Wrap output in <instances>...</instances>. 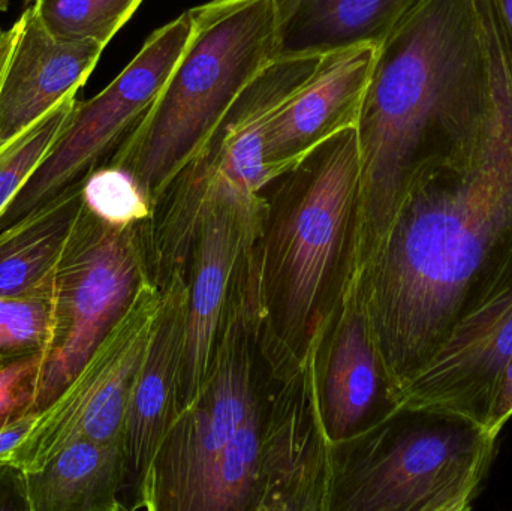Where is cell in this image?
Wrapping results in <instances>:
<instances>
[{"label":"cell","mask_w":512,"mask_h":511,"mask_svg":"<svg viewBox=\"0 0 512 511\" xmlns=\"http://www.w3.org/2000/svg\"><path fill=\"white\" fill-rule=\"evenodd\" d=\"M9 0H0V12H5L8 9Z\"/></svg>","instance_id":"cell-29"},{"label":"cell","mask_w":512,"mask_h":511,"mask_svg":"<svg viewBox=\"0 0 512 511\" xmlns=\"http://www.w3.org/2000/svg\"><path fill=\"white\" fill-rule=\"evenodd\" d=\"M0 30H2V29H0Z\"/></svg>","instance_id":"cell-30"},{"label":"cell","mask_w":512,"mask_h":511,"mask_svg":"<svg viewBox=\"0 0 512 511\" xmlns=\"http://www.w3.org/2000/svg\"><path fill=\"white\" fill-rule=\"evenodd\" d=\"M77 101V93L66 96L38 122L0 147V219L65 131Z\"/></svg>","instance_id":"cell-20"},{"label":"cell","mask_w":512,"mask_h":511,"mask_svg":"<svg viewBox=\"0 0 512 511\" xmlns=\"http://www.w3.org/2000/svg\"><path fill=\"white\" fill-rule=\"evenodd\" d=\"M378 50L361 44L325 54L309 83L268 120L262 156L271 176L337 132L357 126Z\"/></svg>","instance_id":"cell-12"},{"label":"cell","mask_w":512,"mask_h":511,"mask_svg":"<svg viewBox=\"0 0 512 511\" xmlns=\"http://www.w3.org/2000/svg\"><path fill=\"white\" fill-rule=\"evenodd\" d=\"M423 0H280L276 57L381 47Z\"/></svg>","instance_id":"cell-16"},{"label":"cell","mask_w":512,"mask_h":511,"mask_svg":"<svg viewBox=\"0 0 512 511\" xmlns=\"http://www.w3.org/2000/svg\"><path fill=\"white\" fill-rule=\"evenodd\" d=\"M511 357L512 242L474 285L435 356L394 395V404L462 414L486 426L496 381Z\"/></svg>","instance_id":"cell-10"},{"label":"cell","mask_w":512,"mask_h":511,"mask_svg":"<svg viewBox=\"0 0 512 511\" xmlns=\"http://www.w3.org/2000/svg\"><path fill=\"white\" fill-rule=\"evenodd\" d=\"M147 224L113 227L81 207L54 272L53 341L35 413L71 383L149 281Z\"/></svg>","instance_id":"cell-6"},{"label":"cell","mask_w":512,"mask_h":511,"mask_svg":"<svg viewBox=\"0 0 512 511\" xmlns=\"http://www.w3.org/2000/svg\"><path fill=\"white\" fill-rule=\"evenodd\" d=\"M370 432L331 509L471 510L498 455L499 434L448 411L397 407Z\"/></svg>","instance_id":"cell-5"},{"label":"cell","mask_w":512,"mask_h":511,"mask_svg":"<svg viewBox=\"0 0 512 511\" xmlns=\"http://www.w3.org/2000/svg\"><path fill=\"white\" fill-rule=\"evenodd\" d=\"M84 180L0 230V296L53 290L54 272L83 207Z\"/></svg>","instance_id":"cell-18"},{"label":"cell","mask_w":512,"mask_h":511,"mask_svg":"<svg viewBox=\"0 0 512 511\" xmlns=\"http://www.w3.org/2000/svg\"><path fill=\"white\" fill-rule=\"evenodd\" d=\"M261 195L265 209L248 254L243 308L274 371L292 377L318 351L357 272V126L322 141Z\"/></svg>","instance_id":"cell-3"},{"label":"cell","mask_w":512,"mask_h":511,"mask_svg":"<svg viewBox=\"0 0 512 511\" xmlns=\"http://www.w3.org/2000/svg\"><path fill=\"white\" fill-rule=\"evenodd\" d=\"M192 27L189 9L150 33L98 95L77 101L65 131L0 219V230L110 161L158 98L191 41Z\"/></svg>","instance_id":"cell-7"},{"label":"cell","mask_w":512,"mask_h":511,"mask_svg":"<svg viewBox=\"0 0 512 511\" xmlns=\"http://www.w3.org/2000/svg\"><path fill=\"white\" fill-rule=\"evenodd\" d=\"M53 332V290L0 296V365L35 356L47 359Z\"/></svg>","instance_id":"cell-22"},{"label":"cell","mask_w":512,"mask_h":511,"mask_svg":"<svg viewBox=\"0 0 512 511\" xmlns=\"http://www.w3.org/2000/svg\"><path fill=\"white\" fill-rule=\"evenodd\" d=\"M161 306L162 293L149 279L71 383L39 411L15 450L11 467L24 473L41 470L63 446L78 438L122 441L129 395Z\"/></svg>","instance_id":"cell-8"},{"label":"cell","mask_w":512,"mask_h":511,"mask_svg":"<svg viewBox=\"0 0 512 511\" xmlns=\"http://www.w3.org/2000/svg\"><path fill=\"white\" fill-rule=\"evenodd\" d=\"M45 363V356H35L0 365V429L35 413Z\"/></svg>","instance_id":"cell-24"},{"label":"cell","mask_w":512,"mask_h":511,"mask_svg":"<svg viewBox=\"0 0 512 511\" xmlns=\"http://www.w3.org/2000/svg\"><path fill=\"white\" fill-rule=\"evenodd\" d=\"M191 14L179 63L107 162L134 177L153 209L240 93L277 59L280 0H209Z\"/></svg>","instance_id":"cell-4"},{"label":"cell","mask_w":512,"mask_h":511,"mask_svg":"<svg viewBox=\"0 0 512 511\" xmlns=\"http://www.w3.org/2000/svg\"><path fill=\"white\" fill-rule=\"evenodd\" d=\"M143 0H26L59 38L108 42L131 20Z\"/></svg>","instance_id":"cell-21"},{"label":"cell","mask_w":512,"mask_h":511,"mask_svg":"<svg viewBox=\"0 0 512 511\" xmlns=\"http://www.w3.org/2000/svg\"><path fill=\"white\" fill-rule=\"evenodd\" d=\"M342 317L328 357L322 390L325 438L340 444L396 410L382 371L369 323L361 306L355 275L342 300Z\"/></svg>","instance_id":"cell-15"},{"label":"cell","mask_w":512,"mask_h":511,"mask_svg":"<svg viewBox=\"0 0 512 511\" xmlns=\"http://www.w3.org/2000/svg\"><path fill=\"white\" fill-rule=\"evenodd\" d=\"M492 5L507 39L512 45V0H492Z\"/></svg>","instance_id":"cell-28"},{"label":"cell","mask_w":512,"mask_h":511,"mask_svg":"<svg viewBox=\"0 0 512 511\" xmlns=\"http://www.w3.org/2000/svg\"><path fill=\"white\" fill-rule=\"evenodd\" d=\"M29 511L122 510L126 485L122 441L78 438L63 446L41 470L24 473Z\"/></svg>","instance_id":"cell-17"},{"label":"cell","mask_w":512,"mask_h":511,"mask_svg":"<svg viewBox=\"0 0 512 511\" xmlns=\"http://www.w3.org/2000/svg\"><path fill=\"white\" fill-rule=\"evenodd\" d=\"M224 332L206 383L168 428L135 509L182 511L258 402L243 303L231 306Z\"/></svg>","instance_id":"cell-9"},{"label":"cell","mask_w":512,"mask_h":511,"mask_svg":"<svg viewBox=\"0 0 512 511\" xmlns=\"http://www.w3.org/2000/svg\"><path fill=\"white\" fill-rule=\"evenodd\" d=\"M84 206L113 227L152 222L155 209L128 171L102 165L84 179Z\"/></svg>","instance_id":"cell-23"},{"label":"cell","mask_w":512,"mask_h":511,"mask_svg":"<svg viewBox=\"0 0 512 511\" xmlns=\"http://www.w3.org/2000/svg\"><path fill=\"white\" fill-rule=\"evenodd\" d=\"M188 294V282L173 276L162 293L158 321L129 395L122 446L125 488L131 489L132 509L143 492L159 446L179 413L177 387Z\"/></svg>","instance_id":"cell-13"},{"label":"cell","mask_w":512,"mask_h":511,"mask_svg":"<svg viewBox=\"0 0 512 511\" xmlns=\"http://www.w3.org/2000/svg\"><path fill=\"white\" fill-rule=\"evenodd\" d=\"M0 89V147L38 122L66 96L78 93L98 65L105 45L53 35L32 5Z\"/></svg>","instance_id":"cell-14"},{"label":"cell","mask_w":512,"mask_h":511,"mask_svg":"<svg viewBox=\"0 0 512 511\" xmlns=\"http://www.w3.org/2000/svg\"><path fill=\"white\" fill-rule=\"evenodd\" d=\"M264 209L265 201L215 204L195 219L194 264L177 387L179 413L191 404L212 371L222 323L233 306V276L246 263Z\"/></svg>","instance_id":"cell-11"},{"label":"cell","mask_w":512,"mask_h":511,"mask_svg":"<svg viewBox=\"0 0 512 511\" xmlns=\"http://www.w3.org/2000/svg\"><path fill=\"white\" fill-rule=\"evenodd\" d=\"M495 105L489 0H423L379 47L358 117V266L409 191L477 146Z\"/></svg>","instance_id":"cell-2"},{"label":"cell","mask_w":512,"mask_h":511,"mask_svg":"<svg viewBox=\"0 0 512 511\" xmlns=\"http://www.w3.org/2000/svg\"><path fill=\"white\" fill-rule=\"evenodd\" d=\"M496 105L477 146L409 191L355 285L396 395L435 356L512 242V45L489 0Z\"/></svg>","instance_id":"cell-1"},{"label":"cell","mask_w":512,"mask_h":511,"mask_svg":"<svg viewBox=\"0 0 512 511\" xmlns=\"http://www.w3.org/2000/svg\"><path fill=\"white\" fill-rule=\"evenodd\" d=\"M512 417V357L505 366L504 371L496 381L490 401L489 414L486 426L495 434H501L504 426Z\"/></svg>","instance_id":"cell-25"},{"label":"cell","mask_w":512,"mask_h":511,"mask_svg":"<svg viewBox=\"0 0 512 511\" xmlns=\"http://www.w3.org/2000/svg\"><path fill=\"white\" fill-rule=\"evenodd\" d=\"M262 479L261 408L249 411L239 431L204 471L182 511L256 509Z\"/></svg>","instance_id":"cell-19"},{"label":"cell","mask_w":512,"mask_h":511,"mask_svg":"<svg viewBox=\"0 0 512 511\" xmlns=\"http://www.w3.org/2000/svg\"><path fill=\"white\" fill-rule=\"evenodd\" d=\"M27 510L23 471L11 465L0 467V511Z\"/></svg>","instance_id":"cell-26"},{"label":"cell","mask_w":512,"mask_h":511,"mask_svg":"<svg viewBox=\"0 0 512 511\" xmlns=\"http://www.w3.org/2000/svg\"><path fill=\"white\" fill-rule=\"evenodd\" d=\"M36 416H38V413L26 414V416L20 417V419L0 429V467L11 465L15 450L20 446L24 437L29 434Z\"/></svg>","instance_id":"cell-27"}]
</instances>
